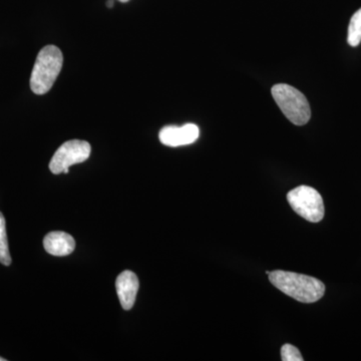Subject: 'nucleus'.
Listing matches in <instances>:
<instances>
[{
	"mask_svg": "<svg viewBox=\"0 0 361 361\" xmlns=\"http://www.w3.org/2000/svg\"><path fill=\"white\" fill-rule=\"evenodd\" d=\"M269 280L277 289L299 302L314 303L324 295L325 285L307 275L275 270L270 272Z\"/></svg>",
	"mask_w": 361,
	"mask_h": 361,
	"instance_id": "obj_1",
	"label": "nucleus"
},
{
	"mask_svg": "<svg viewBox=\"0 0 361 361\" xmlns=\"http://www.w3.org/2000/svg\"><path fill=\"white\" fill-rule=\"evenodd\" d=\"M63 63V54L56 45H47L39 51L30 77V89L35 94L40 96L51 90Z\"/></svg>",
	"mask_w": 361,
	"mask_h": 361,
	"instance_id": "obj_2",
	"label": "nucleus"
},
{
	"mask_svg": "<svg viewBox=\"0 0 361 361\" xmlns=\"http://www.w3.org/2000/svg\"><path fill=\"white\" fill-rule=\"evenodd\" d=\"M271 92L280 110L292 123L303 126L310 122V103L300 90L289 85L279 84L275 85Z\"/></svg>",
	"mask_w": 361,
	"mask_h": 361,
	"instance_id": "obj_3",
	"label": "nucleus"
},
{
	"mask_svg": "<svg viewBox=\"0 0 361 361\" xmlns=\"http://www.w3.org/2000/svg\"><path fill=\"white\" fill-rule=\"evenodd\" d=\"M287 201L294 212L308 222L318 223L324 217L322 195L308 186H299L287 194Z\"/></svg>",
	"mask_w": 361,
	"mask_h": 361,
	"instance_id": "obj_4",
	"label": "nucleus"
},
{
	"mask_svg": "<svg viewBox=\"0 0 361 361\" xmlns=\"http://www.w3.org/2000/svg\"><path fill=\"white\" fill-rule=\"evenodd\" d=\"M90 145L85 141L71 140L61 145L52 157L49 170L52 174L59 175L66 169H70L75 164L84 163L90 158Z\"/></svg>",
	"mask_w": 361,
	"mask_h": 361,
	"instance_id": "obj_5",
	"label": "nucleus"
},
{
	"mask_svg": "<svg viewBox=\"0 0 361 361\" xmlns=\"http://www.w3.org/2000/svg\"><path fill=\"white\" fill-rule=\"evenodd\" d=\"M200 130L195 123H186L183 127L168 126L163 128L159 134L161 144L168 147L187 146L193 144L198 140Z\"/></svg>",
	"mask_w": 361,
	"mask_h": 361,
	"instance_id": "obj_6",
	"label": "nucleus"
},
{
	"mask_svg": "<svg viewBox=\"0 0 361 361\" xmlns=\"http://www.w3.org/2000/svg\"><path fill=\"white\" fill-rule=\"evenodd\" d=\"M116 293L125 310H132L139 290V279L132 271H123L116 278Z\"/></svg>",
	"mask_w": 361,
	"mask_h": 361,
	"instance_id": "obj_7",
	"label": "nucleus"
},
{
	"mask_svg": "<svg viewBox=\"0 0 361 361\" xmlns=\"http://www.w3.org/2000/svg\"><path fill=\"white\" fill-rule=\"evenodd\" d=\"M44 247L54 256H68L75 251V239L66 232H51L44 237Z\"/></svg>",
	"mask_w": 361,
	"mask_h": 361,
	"instance_id": "obj_8",
	"label": "nucleus"
},
{
	"mask_svg": "<svg viewBox=\"0 0 361 361\" xmlns=\"http://www.w3.org/2000/svg\"><path fill=\"white\" fill-rule=\"evenodd\" d=\"M0 263L6 266L11 264L8 241H7L6 219L1 212H0Z\"/></svg>",
	"mask_w": 361,
	"mask_h": 361,
	"instance_id": "obj_9",
	"label": "nucleus"
},
{
	"mask_svg": "<svg viewBox=\"0 0 361 361\" xmlns=\"http://www.w3.org/2000/svg\"><path fill=\"white\" fill-rule=\"evenodd\" d=\"M348 42L351 47H357L361 42V8L353 14L349 23Z\"/></svg>",
	"mask_w": 361,
	"mask_h": 361,
	"instance_id": "obj_10",
	"label": "nucleus"
},
{
	"mask_svg": "<svg viewBox=\"0 0 361 361\" xmlns=\"http://www.w3.org/2000/svg\"><path fill=\"white\" fill-rule=\"evenodd\" d=\"M281 358L283 361H303L299 349L291 344H284L281 348Z\"/></svg>",
	"mask_w": 361,
	"mask_h": 361,
	"instance_id": "obj_11",
	"label": "nucleus"
},
{
	"mask_svg": "<svg viewBox=\"0 0 361 361\" xmlns=\"http://www.w3.org/2000/svg\"><path fill=\"white\" fill-rule=\"evenodd\" d=\"M106 6H108L109 8H111V7L114 6V0H109L108 4H106Z\"/></svg>",
	"mask_w": 361,
	"mask_h": 361,
	"instance_id": "obj_12",
	"label": "nucleus"
},
{
	"mask_svg": "<svg viewBox=\"0 0 361 361\" xmlns=\"http://www.w3.org/2000/svg\"><path fill=\"white\" fill-rule=\"evenodd\" d=\"M118 1H121V2H128V1H129V0H118Z\"/></svg>",
	"mask_w": 361,
	"mask_h": 361,
	"instance_id": "obj_13",
	"label": "nucleus"
},
{
	"mask_svg": "<svg viewBox=\"0 0 361 361\" xmlns=\"http://www.w3.org/2000/svg\"><path fill=\"white\" fill-rule=\"evenodd\" d=\"M4 360H4V358L0 357V361H4Z\"/></svg>",
	"mask_w": 361,
	"mask_h": 361,
	"instance_id": "obj_14",
	"label": "nucleus"
}]
</instances>
